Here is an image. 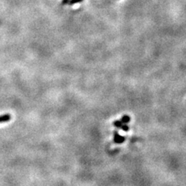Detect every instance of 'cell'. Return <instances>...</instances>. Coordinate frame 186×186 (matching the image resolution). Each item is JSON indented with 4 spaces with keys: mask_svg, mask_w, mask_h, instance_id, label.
I'll use <instances>...</instances> for the list:
<instances>
[{
    "mask_svg": "<svg viewBox=\"0 0 186 186\" xmlns=\"http://www.w3.org/2000/svg\"><path fill=\"white\" fill-rule=\"evenodd\" d=\"M123 123L121 121H119V120H116L115 122L113 123V125L116 126V127H117V128H121V126L123 125Z\"/></svg>",
    "mask_w": 186,
    "mask_h": 186,
    "instance_id": "obj_4",
    "label": "cell"
},
{
    "mask_svg": "<svg viewBox=\"0 0 186 186\" xmlns=\"http://www.w3.org/2000/svg\"><path fill=\"white\" fill-rule=\"evenodd\" d=\"M83 2V0H70L69 1V5H74L76 4V3H78V2Z\"/></svg>",
    "mask_w": 186,
    "mask_h": 186,
    "instance_id": "obj_5",
    "label": "cell"
},
{
    "mask_svg": "<svg viewBox=\"0 0 186 186\" xmlns=\"http://www.w3.org/2000/svg\"><path fill=\"white\" fill-rule=\"evenodd\" d=\"M11 120V116L9 114H4V115L0 116V123H1L9 122Z\"/></svg>",
    "mask_w": 186,
    "mask_h": 186,
    "instance_id": "obj_2",
    "label": "cell"
},
{
    "mask_svg": "<svg viewBox=\"0 0 186 186\" xmlns=\"http://www.w3.org/2000/svg\"><path fill=\"white\" fill-rule=\"evenodd\" d=\"M69 1L70 0H62V2H61V4L62 5H67V4H68L69 3Z\"/></svg>",
    "mask_w": 186,
    "mask_h": 186,
    "instance_id": "obj_7",
    "label": "cell"
},
{
    "mask_svg": "<svg viewBox=\"0 0 186 186\" xmlns=\"http://www.w3.org/2000/svg\"><path fill=\"white\" fill-rule=\"evenodd\" d=\"M113 135H114V142L116 143V144H121L123 141H125V137L120 136L119 133H118L117 131H114L113 133Z\"/></svg>",
    "mask_w": 186,
    "mask_h": 186,
    "instance_id": "obj_1",
    "label": "cell"
},
{
    "mask_svg": "<svg viewBox=\"0 0 186 186\" xmlns=\"http://www.w3.org/2000/svg\"><path fill=\"white\" fill-rule=\"evenodd\" d=\"M120 121H121V122H122L123 124L128 123L130 121V117L129 116L125 115L123 116L122 119H121V120H120Z\"/></svg>",
    "mask_w": 186,
    "mask_h": 186,
    "instance_id": "obj_3",
    "label": "cell"
},
{
    "mask_svg": "<svg viewBox=\"0 0 186 186\" xmlns=\"http://www.w3.org/2000/svg\"><path fill=\"white\" fill-rule=\"evenodd\" d=\"M121 129H122L123 131H128L129 130V126H126V124H123L122 126H121Z\"/></svg>",
    "mask_w": 186,
    "mask_h": 186,
    "instance_id": "obj_6",
    "label": "cell"
}]
</instances>
